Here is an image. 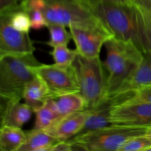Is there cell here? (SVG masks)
<instances>
[{
  "label": "cell",
  "mask_w": 151,
  "mask_h": 151,
  "mask_svg": "<svg viewBox=\"0 0 151 151\" xmlns=\"http://www.w3.org/2000/svg\"><path fill=\"white\" fill-rule=\"evenodd\" d=\"M91 9L114 36L132 42L143 53L151 51V27L131 2L97 3Z\"/></svg>",
  "instance_id": "1"
},
{
  "label": "cell",
  "mask_w": 151,
  "mask_h": 151,
  "mask_svg": "<svg viewBox=\"0 0 151 151\" xmlns=\"http://www.w3.org/2000/svg\"><path fill=\"white\" fill-rule=\"evenodd\" d=\"M107 97H111L138 68L144 53L132 42L112 37L105 44Z\"/></svg>",
  "instance_id": "2"
},
{
  "label": "cell",
  "mask_w": 151,
  "mask_h": 151,
  "mask_svg": "<svg viewBox=\"0 0 151 151\" xmlns=\"http://www.w3.org/2000/svg\"><path fill=\"white\" fill-rule=\"evenodd\" d=\"M40 63L33 52L9 53L0 55V97L21 101L27 84L37 76Z\"/></svg>",
  "instance_id": "3"
},
{
  "label": "cell",
  "mask_w": 151,
  "mask_h": 151,
  "mask_svg": "<svg viewBox=\"0 0 151 151\" xmlns=\"http://www.w3.org/2000/svg\"><path fill=\"white\" fill-rule=\"evenodd\" d=\"M73 65L79 80L81 91L87 109H93L107 97V74L100 57L88 58L78 55Z\"/></svg>",
  "instance_id": "4"
},
{
  "label": "cell",
  "mask_w": 151,
  "mask_h": 151,
  "mask_svg": "<svg viewBox=\"0 0 151 151\" xmlns=\"http://www.w3.org/2000/svg\"><path fill=\"white\" fill-rule=\"evenodd\" d=\"M148 128L113 125L97 131L78 134L70 140L74 150L119 151L125 142L145 134Z\"/></svg>",
  "instance_id": "5"
},
{
  "label": "cell",
  "mask_w": 151,
  "mask_h": 151,
  "mask_svg": "<svg viewBox=\"0 0 151 151\" xmlns=\"http://www.w3.org/2000/svg\"><path fill=\"white\" fill-rule=\"evenodd\" d=\"M47 24L89 25L101 23L86 0H42L41 7Z\"/></svg>",
  "instance_id": "6"
},
{
  "label": "cell",
  "mask_w": 151,
  "mask_h": 151,
  "mask_svg": "<svg viewBox=\"0 0 151 151\" xmlns=\"http://www.w3.org/2000/svg\"><path fill=\"white\" fill-rule=\"evenodd\" d=\"M35 72L45 83L51 98L81 91L78 74L73 64L63 66L41 63L35 68Z\"/></svg>",
  "instance_id": "7"
},
{
  "label": "cell",
  "mask_w": 151,
  "mask_h": 151,
  "mask_svg": "<svg viewBox=\"0 0 151 151\" xmlns=\"http://www.w3.org/2000/svg\"><path fill=\"white\" fill-rule=\"evenodd\" d=\"M78 55L88 58L100 57L101 48L114 35L103 23L69 27Z\"/></svg>",
  "instance_id": "8"
},
{
  "label": "cell",
  "mask_w": 151,
  "mask_h": 151,
  "mask_svg": "<svg viewBox=\"0 0 151 151\" xmlns=\"http://www.w3.org/2000/svg\"><path fill=\"white\" fill-rule=\"evenodd\" d=\"M112 125L150 128L151 103L126 102L116 105L111 111Z\"/></svg>",
  "instance_id": "9"
},
{
  "label": "cell",
  "mask_w": 151,
  "mask_h": 151,
  "mask_svg": "<svg viewBox=\"0 0 151 151\" xmlns=\"http://www.w3.org/2000/svg\"><path fill=\"white\" fill-rule=\"evenodd\" d=\"M29 33L13 27L6 15L0 13V55L9 53L34 52L35 47Z\"/></svg>",
  "instance_id": "10"
},
{
  "label": "cell",
  "mask_w": 151,
  "mask_h": 151,
  "mask_svg": "<svg viewBox=\"0 0 151 151\" xmlns=\"http://www.w3.org/2000/svg\"><path fill=\"white\" fill-rule=\"evenodd\" d=\"M90 113L91 109L75 112L61 118L44 131L59 141L69 140L81 132Z\"/></svg>",
  "instance_id": "11"
},
{
  "label": "cell",
  "mask_w": 151,
  "mask_h": 151,
  "mask_svg": "<svg viewBox=\"0 0 151 151\" xmlns=\"http://www.w3.org/2000/svg\"><path fill=\"white\" fill-rule=\"evenodd\" d=\"M34 111L26 103L1 99V126L22 128L32 117Z\"/></svg>",
  "instance_id": "12"
},
{
  "label": "cell",
  "mask_w": 151,
  "mask_h": 151,
  "mask_svg": "<svg viewBox=\"0 0 151 151\" xmlns=\"http://www.w3.org/2000/svg\"><path fill=\"white\" fill-rule=\"evenodd\" d=\"M114 106V101L111 97L106 99L100 105L91 109V113L87 118L83 128L78 134L97 131L113 125L111 122V111Z\"/></svg>",
  "instance_id": "13"
},
{
  "label": "cell",
  "mask_w": 151,
  "mask_h": 151,
  "mask_svg": "<svg viewBox=\"0 0 151 151\" xmlns=\"http://www.w3.org/2000/svg\"><path fill=\"white\" fill-rule=\"evenodd\" d=\"M150 84H151V51L144 53L139 66L114 95L134 91Z\"/></svg>",
  "instance_id": "14"
},
{
  "label": "cell",
  "mask_w": 151,
  "mask_h": 151,
  "mask_svg": "<svg viewBox=\"0 0 151 151\" xmlns=\"http://www.w3.org/2000/svg\"><path fill=\"white\" fill-rule=\"evenodd\" d=\"M50 98L51 97L48 88L38 76L29 81L24 90L23 99L33 109L34 113Z\"/></svg>",
  "instance_id": "15"
},
{
  "label": "cell",
  "mask_w": 151,
  "mask_h": 151,
  "mask_svg": "<svg viewBox=\"0 0 151 151\" xmlns=\"http://www.w3.org/2000/svg\"><path fill=\"white\" fill-rule=\"evenodd\" d=\"M27 139L19 151H52L53 146L59 142L44 130L26 131Z\"/></svg>",
  "instance_id": "16"
},
{
  "label": "cell",
  "mask_w": 151,
  "mask_h": 151,
  "mask_svg": "<svg viewBox=\"0 0 151 151\" xmlns=\"http://www.w3.org/2000/svg\"><path fill=\"white\" fill-rule=\"evenodd\" d=\"M27 139V133L22 128L2 125L0 128V150L19 151Z\"/></svg>",
  "instance_id": "17"
},
{
  "label": "cell",
  "mask_w": 151,
  "mask_h": 151,
  "mask_svg": "<svg viewBox=\"0 0 151 151\" xmlns=\"http://www.w3.org/2000/svg\"><path fill=\"white\" fill-rule=\"evenodd\" d=\"M54 99L59 114V119L75 112L87 109L85 100L80 92L66 94Z\"/></svg>",
  "instance_id": "18"
},
{
  "label": "cell",
  "mask_w": 151,
  "mask_h": 151,
  "mask_svg": "<svg viewBox=\"0 0 151 151\" xmlns=\"http://www.w3.org/2000/svg\"><path fill=\"white\" fill-rule=\"evenodd\" d=\"M35 125L33 129L46 130L59 119V114L54 98H50L41 108L35 111Z\"/></svg>",
  "instance_id": "19"
},
{
  "label": "cell",
  "mask_w": 151,
  "mask_h": 151,
  "mask_svg": "<svg viewBox=\"0 0 151 151\" xmlns=\"http://www.w3.org/2000/svg\"><path fill=\"white\" fill-rule=\"evenodd\" d=\"M0 13L8 17L10 24L13 28L20 32L29 33L32 28L30 17L20 3L15 7L1 10Z\"/></svg>",
  "instance_id": "20"
},
{
  "label": "cell",
  "mask_w": 151,
  "mask_h": 151,
  "mask_svg": "<svg viewBox=\"0 0 151 151\" xmlns=\"http://www.w3.org/2000/svg\"><path fill=\"white\" fill-rule=\"evenodd\" d=\"M114 106L126 102H142L151 103V84L131 91L116 94L111 97Z\"/></svg>",
  "instance_id": "21"
},
{
  "label": "cell",
  "mask_w": 151,
  "mask_h": 151,
  "mask_svg": "<svg viewBox=\"0 0 151 151\" xmlns=\"http://www.w3.org/2000/svg\"><path fill=\"white\" fill-rule=\"evenodd\" d=\"M47 29L50 32V41L47 44L51 47L58 45H68L72 39L70 31H67L66 27L60 24L48 23L47 24Z\"/></svg>",
  "instance_id": "22"
},
{
  "label": "cell",
  "mask_w": 151,
  "mask_h": 151,
  "mask_svg": "<svg viewBox=\"0 0 151 151\" xmlns=\"http://www.w3.org/2000/svg\"><path fill=\"white\" fill-rule=\"evenodd\" d=\"M50 55H51L56 64L69 66L73 64L78 54L76 50L69 49L67 45H58L52 47Z\"/></svg>",
  "instance_id": "23"
},
{
  "label": "cell",
  "mask_w": 151,
  "mask_h": 151,
  "mask_svg": "<svg viewBox=\"0 0 151 151\" xmlns=\"http://www.w3.org/2000/svg\"><path fill=\"white\" fill-rule=\"evenodd\" d=\"M151 150V140L145 134L136 136L125 142L119 151H142Z\"/></svg>",
  "instance_id": "24"
},
{
  "label": "cell",
  "mask_w": 151,
  "mask_h": 151,
  "mask_svg": "<svg viewBox=\"0 0 151 151\" xmlns=\"http://www.w3.org/2000/svg\"><path fill=\"white\" fill-rule=\"evenodd\" d=\"M130 1L141 12L151 27V0H131Z\"/></svg>",
  "instance_id": "25"
},
{
  "label": "cell",
  "mask_w": 151,
  "mask_h": 151,
  "mask_svg": "<svg viewBox=\"0 0 151 151\" xmlns=\"http://www.w3.org/2000/svg\"><path fill=\"white\" fill-rule=\"evenodd\" d=\"M74 150L73 144L70 140L59 141L53 146L52 151H71Z\"/></svg>",
  "instance_id": "26"
},
{
  "label": "cell",
  "mask_w": 151,
  "mask_h": 151,
  "mask_svg": "<svg viewBox=\"0 0 151 151\" xmlns=\"http://www.w3.org/2000/svg\"><path fill=\"white\" fill-rule=\"evenodd\" d=\"M24 0H0V11L15 7Z\"/></svg>",
  "instance_id": "27"
},
{
  "label": "cell",
  "mask_w": 151,
  "mask_h": 151,
  "mask_svg": "<svg viewBox=\"0 0 151 151\" xmlns=\"http://www.w3.org/2000/svg\"><path fill=\"white\" fill-rule=\"evenodd\" d=\"M86 1L90 5H91L97 3H126L129 2L131 0H86Z\"/></svg>",
  "instance_id": "28"
},
{
  "label": "cell",
  "mask_w": 151,
  "mask_h": 151,
  "mask_svg": "<svg viewBox=\"0 0 151 151\" xmlns=\"http://www.w3.org/2000/svg\"><path fill=\"white\" fill-rule=\"evenodd\" d=\"M145 134V136H147V137L151 140V127L147 128V131H146V133Z\"/></svg>",
  "instance_id": "29"
},
{
  "label": "cell",
  "mask_w": 151,
  "mask_h": 151,
  "mask_svg": "<svg viewBox=\"0 0 151 151\" xmlns=\"http://www.w3.org/2000/svg\"></svg>",
  "instance_id": "30"
},
{
  "label": "cell",
  "mask_w": 151,
  "mask_h": 151,
  "mask_svg": "<svg viewBox=\"0 0 151 151\" xmlns=\"http://www.w3.org/2000/svg\"></svg>",
  "instance_id": "31"
}]
</instances>
